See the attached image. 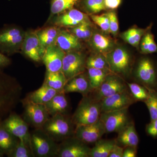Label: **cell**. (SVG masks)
Returning a JSON list of instances; mask_svg holds the SVG:
<instances>
[{"instance_id": "6da1fadb", "label": "cell", "mask_w": 157, "mask_h": 157, "mask_svg": "<svg viewBox=\"0 0 157 157\" xmlns=\"http://www.w3.org/2000/svg\"><path fill=\"white\" fill-rule=\"evenodd\" d=\"M22 88L14 78L0 69V122L2 121L21 102Z\"/></svg>"}, {"instance_id": "7a4b0ae2", "label": "cell", "mask_w": 157, "mask_h": 157, "mask_svg": "<svg viewBox=\"0 0 157 157\" xmlns=\"http://www.w3.org/2000/svg\"><path fill=\"white\" fill-rule=\"evenodd\" d=\"M75 128L70 115L57 114L50 117L42 128L58 143L74 136Z\"/></svg>"}, {"instance_id": "3957f363", "label": "cell", "mask_w": 157, "mask_h": 157, "mask_svg": "<svg viewBox=\"0 0 157 157\" xmlns=\"http://www.w3.org/2000/svg\"><path fill=\"white\" fill-rule=\"evenodd\" d=\"M101 113V101L88 95L83 96L71 118L76 126L90 124L98 121Z\"/></svg>"}, {"instance_id": "277c9868", "label": "cell", "mask_w": 157, "mask_h": 157, "mask_svg": "<svg viewBox=\"0 0 157 157\" xmlns=\"http://www.w3.org/2000/svg\"><path fill=\"white\" fill-rule=\"evenodd\" d=\"M30 147L34 157H57L59 144L42 128L30 132Z\"/></svg>"}, {"instance_id": "5b68a950", "label": "cell", "mask_w": 157, "mask_h": 157, "mask_svg": "<svg viewBox=\"0 0 157 157\" xmlns=\"http://www.w3.org/2000/svg\"><path fill=\"white\" fill-rule=\"evenodd\" d=\"M105 56L112 73L124 76H128L132 68V57L125 48L117 47Z\"/></svg>"}, {"instance_id": "8992f818", "label": "cell", "mask_w": 157, "mask_h": 157, "mask_svg": "<svg viewBox=\"0 0 157 157\" xmlns=\"http://www.w3.org/2000/svg\"><path fill=\"white\" fill-rule=\"evenodd\" d=\"M135 75L137 80L144 86L157 91V67L151 59L144 56L139 60Z\"/></svg>"}, {"instance_id": "52a82bcc", "label": "cell", "mask_w": 157, "mask_h": 157, "mask_svg": "<svg viewBox=\"0 0 157 157\" xmlns=\"http://www.w3.org/2000/svg\"><path fill=\"white\" fill-rule=\"evenodd\" d=\"M100 120L104 124L106 134L118 133L132 122L128 108L102 112Z\"/></svg>"}, {"instance_id": "ba28073f", "label": "cell", "mask_w": 157, "mask_h": 157, "mask_svg": "<svg viewBox=\"0 0 157 157\" xmlns=\"http://www.w3.org/2000/svg\"><path fill=\"white\" fill-rule=\"evenodd\" d=\"M21 103L24 107L23 119L34 128H42L50 117L45 105L30 102Z\"/></svg>"}, {"instance_id": "9c48e42d", "label": "cell", "mask_w": 157, "mask_h": 157, "mask_svg": "<svg viewBox=\"0 0 157 157\" xmlns=\"http://www.w3.org/2000/svg\"><path fill=\"white\" fill-rule=\"evenodd\" d=\"M24 37L22 31L16 27L9 26L1 30L0 52L9 55L14 53L21 46Z\"/></svg>"}, {"instance_id": "30bf717a", "label": "cell", "mask_w": 157, "mask_h": 157, "mask_svg": "<svg viewBox=\"0 0 157 157\" xmlns=\"http://www.w3.org/2000/svg\"><path fill=\"white\" fill-rule=\"evenodd\" d=\"M128 89L127 82L122 78L119 75L111 73L107 75L98 89L93 91L95 93L92 97L97 101H101L104 98Z\"/></svg>"}, {"instance_id": "8fae6325", "label": "cell", "mask_w": 157, "mask_h": 157, "mask_svg": "<svg viewBox=\"0 0 157 157\" xmlns=\"http://www.w3.org/2000/svg\"><path fill=\"white\" fill-rule=\"evenodd\" d=\"M91 148L75 136L59 144L57 157H89Z\"/></svg>"}, {"instance_id": "7c38bea8", "label": "cell", "mask_w": 157, "mask_h": 157, "mask_svg": "<svg viewBox=\"0 0 157 157\" xmlns=\"http://www.w3.org/2000/svg\"><path fill=\"white\" fill-rule=\"evenodd\" d=\"M86 59L83 54L77 51L70 52L65 55L62 71L67 80L84 73L86 68Z\"/></svg>"}, {"instance_id": "4fadbf2b", "label": "cell", "mask_w": 157, "mask_h": 157, "mask_svg": "<svg viewBox=\"0 0 157 157\" xmlns=\"http://www.w3.org/2000/svg\"><path fill=\"white\" fill-rule=\"evenodd\" d=\"M10 133L30 146V132L29 125L15 113L12 112L2 121Z\"/></svg>"}, {"instance_id": "5bb4252c", "label": "cell", "mask_w": 157, "mask_h": 157, "mask_svg": "<svg viewBox=\"0 0 157 157\" xmlns=\"http://www.w3.org/2000/svg\"><path fill=\"white\" fill-rule=\"evenodd\" d=\"M136 102L128 89L101 100V113L129 108Z\"/></svg>"}, {"instance_id": "9a60e30c", "label": "cell", "mask_w": 157, "mask_h": 157, "mask_svg": "<svg viewBox=\"0 0 157 157\" xmlns=\"http://www.w3.org/2000/svg\"><path fill=\"white\" fill-rule=\"evenodd\" d=\"M105 134L104 124L99 119L94 124L76 126L74 136L88 144L95 143Z\"/></svg>"}, {"instance_id": "2e32d148", "label": "cell", "mask_w": 157, "mask_h": 157, "mask_svg": "<svg viewBox=\"0 0 157 157\" xmlns=\"http://www.w3.org/2000/svg\"><path fill=\"white\" fill-rule=\"evenodd\" d=\"M21 46L22 52L29 58L36 62L42 60L45 50L40 44L36 33H26Z\"/></svg>"}, {"instance_id": "e0dca14e", "label": "cell", "mask_w": 157, "mask_h": 157, "mask_svg": "<svg viewBox=\"0 0 157 157\" xmlns=\"http://www.w3.org/2000/svg\"><path fill=\"white\" fill-rule=\"evenodd\" d=\"M66 52L56 44L48 46L45 49L42 60L47 71L57 72L62 71L63 60Z\"/></svg>"}, {"instance_id": "ac0fdd59", "label": "cell", "mask_w": 157, "mask_h": 157, "mask_svg": "<svg viewBox=\"0 0 157 157\" xmlns=\"http://www.w3.org/2000/svg\"><path fill=\"white\" fill-rule=\"evenodd\" d=\"M88 20L86 14L77 9H72L60 14L55 24L58 26L72 28Z\"/></svg>"}, {"instance_id": "d6986e66", "label": "cell", "mask_w": 157, "mask_h": 157, "mask_svg": "<svg viewBox=\"0 0 157 157\" xmlns=\"http://www.w3.org/2000/svg\"><path fill=\"white\" fill-rule=\"evenodd\" d=\"M92 91L87 76L83 73L68 80L63 90L65 94L78 93L82 96L88 95Z\"/></svg>"}, {"instance_id": "ffe728a7", "label": "cell", "mask_w": 157, "mask_h": 157, "mask_svg": "<svg viewBox=\"0 0 157 157\" xmlns=\"http://www.w3.org/2000/svg\"><path fill=\"white\" fill-rule=\"evenodd\" d=\"M45 106L50 117L57 114L70 115V102L64 93L58 94Z\"/></svg>"}, {"instance_id": "44dd1931", "label": "cell", "mask_w": 157, "mask_h": 157, "mask_svg": "<svg viewBox=\"0 0 157 157\" xmlns=\"http://www.w3.org/2000/svg\"><path fill=\"white\" fill-rule=\"evenodd\" d=\"M61 93L53 89L45 83L36 90L29 93L22 102H30L35 104H47L52 98L59 93Z\"/></svg>"}, {"instance_id": "7402d4cb", "label": "cell", "mask_w": 157, "mask_h": 157, "mask_svg": "<svg viewBox=\"0 0 157 157\" xmlns=\"http://www.w3.org/2000/svg\"><path fill=\"white\" fill-rule=\"evenodd\" d=\"M117 133L116 139L117 144L124 147L128 146L137 147L139 137L133 121Z\"/></svg>"}, {"instance_id": "603a6c76", "label": "cell", "mask_w": 157, "mask_h": 157, "mask_svg": "<svg viewBox=\"0 0 157 157\" xmlns=\"http://www.w3.org/2000/svg\"><path fill=\"white\" fill-rule=\"evenodd\" d=\"M55 44L64 52L76 51L81 48L79 39L72 33L60 31Z\"/></svg>"}, {"instance_id": "cb8c5ba5", "label": "cell", "mask_w": 157, "mask_h": 157, "mask_svg": "<svg viewBox=\"0 0 157 157\" xmlns=\"http://www.w3.org/2000/svg\"><path fill=\"white\" fill-rule=\"evenodd\" d=\"M19 139L12 135L0 122V151L8 155L17 145Z\"/></svg>"}, {"instance_id": "d4e9b609", "label": "cell", "mask_w": 157, "mask_h": 157, "mask_svg": "<svg viewBox=\"0 0 157 157\" xmlns=\"http://www.w3.org/2000/svg\"><path fill=\"white\" fill-rule=\"evenodd\" d=\"M91 43L93 48L98 53L104 55L114 48V42L112 39L101 33L93 34Z\"/></svg>"}, {"instance_id": "484cf974", "label": "cell", "mask_w": 157, "mask_h": 157, "mask_svg": "<svg viewBox=\"0 0 157 157\" xmlns=\"http://www.w3.org/2000/svg\"><path fill=\"white\" fill-rule=\"evenodd\" d=\"M94 144L91 148L89 157H108L117 142L116 139H101Z\"/></svg>"}, {"instance_id": "4316f807", "label": "cell", "mask_w": 157, "mask_h": 157, "mask_svg": "<svg viewBox=\"0 0 157 157\" xmlns=\"http://www.w3.org/2000/svg\"><path fill=\"white\" fill-rule=\"evenodd\" d=\"M151 25L146 29L132 28L129 29L121 34V37L125 42L135 48H138L142 37L149 29H151Z\"/></svg>"}, {"instance_id": "83f0119b", "label": "cell", "mask_w": 157, "mask_h": 157, "mask_svg": "<svg viewBox=\"0 0 157 157\" xmlns=\"http://www.w3.org/2000/svg\"><path fill=\"white\" fill-rule=\"evenodd\" d=\"M67 80L62 71L49 72L47 71L44 83L59 92H63L64 87Z\"/></svg>"}, {"instance_id": "f1b7e54d", "label": "cell", "mask_w": 157, "mask_h": 157, "mask_svg": "<svg viewBox=\"0 0 157 157\" xmlns=\"http://www.w3.org/2000/svg\"><path fill=\"white\" fill-rule=\"evenodd\" d=\"M59 31L56 27H52L37 32L39 42L44 50L55 44Z\"/></svg>"}, {"instance_id": "f546056e", "label": "cell", "mask_w": 157, "mask_h": 157, "mask_svg": "<svg viewBox=\"0 0 157 157\" xmlns=\"http://www.w3.org/2000/svg\"><path fill=\"white\" fill-rule=\"evenodd\" d=\"M87 77L93 91L98 89L107 75L113 73L110 70L88 68Z\"/></svg>"}, {"instance_id": "4dcf8cb0", "label": "cell", "mask_w": 157, "mask_h": 157, "mask_svg": "<svg viewBox=\"0 0 157 157\" xmlns=\"http://www.w3.org/2000/svg\"><path fill=\"white\" fill-rule=\"evenodd\" d=\"M151 29L144 34L140 40L139 46L140 52L143 54L157 52V45L155 42L154 36L151 32Z\"/></svg>"}, {"instance_id": "1f68e13d", "label": "cell", "mask_w": 157, "mask_h": 157, "mask_svg": "<svg viewBox=\"0 0 157 157\" xmlns=\"http://www.w3.org/2000/svg\"><path fill=\"white\" fill-rule=\"evenodd\" d=\"M81 0H52L51 13L52 14H60L73 9Z\"/></svg>"}, {"instance_id": "d6a6232c", "label": "cell", "mask_w": 157, "mask_h": 157, "mask_svg": "<svg viewBox=\"0 0 157 157\" xmlns=\"http://www.w3.org/2000/svg\"><path fill=\"white\" fill-rule=\"evenodd\" d=\"M86 68H93L110 70L106 56L101 53H98L89 57L86 59Z\"/></svg>"}, {"instance_id": "836d02e7", "label": "cell", "mask_w": 157, "mask_h": 157, "mask_svg": "<svg viewBox=\"0 0 157 157\" xmlns=\"http://www.w3.org/2000/svg\"><path fill=\"white\" fill-rule=\"evenodd\" d=\"M130 92L136 101L144 102L148 98V90L142 85L127 82Z\"/></svg>"}, {"instance_id": "e575fe53", "label": "cell", "mask_w": 157, "mask_h": 157, "mask_svg": "<svg viewBox=\"0 0 157 157\" xmlns=\"http://www.w3.org/2000/svg\"><path fill=\"white\" fill-rule=\"evenodd\" d=\"M71 33L79 39H89L93 35L92 29L89 20L85 21L72 28Z\"/></svg>"}, {"instance_id": "d590c367", "label": "cell", "mask_w": 157, "mask_h": 157, "mask_svg": "<svg viewBox=\"0 0 157 157\" xmlns=\"http://www.w3.org/2000/svg\"><path fill=\"white\" fill-rule=\"evenodd\" d=\"M80 2L83 8L91 14H97L106 9L104 0H81Z\"/></svg>"}, {"instance_id": "8d00e7d4", "label": "cell", "mask_w": 157, "mask_h": 157, "mask_svg": "<svg viewBox=\"0 0 157 157\" xmlns=\"http://www.w3.org/2000/svg\"><path fill=\"white\" fill-rule=\"evenodd\" d=\"M147 89L149 95L144 103L148 109L151 121H152L157 118V91L149 89Z\"/></svg>"}, {"instance_id": "74e56055", "label": "cell", "mask_w": 157, "mask_h": 157, "mask_svg": "<svg viewBox=\"0 0 157 157\" xmlns=\"http://www.w3.org/2000/svg\"><path fill=\"white\" fill-rule=\"evenodd\" d=\"M9 157H34L31 147L22 140H20L14 149L7 155Z\"/></svg>"}, {"instance_id": "f35d334b", "label": "cell", "mask_w": 157, "mask_h": 157, "mask_svg": "<svg viewBox=\"0 0 157 157\" xmlns=\"http://www.w3.org/2000/svg\"><path fill=\"white\" fill-rule=\"evenodd\" d=\"M93 21L100 27L102 31L109 33V18L106 14L102 15H92L91 16Z\"/></svg>"}, {"instance_id": "ab89813d", "label": "cell", "mask_w": 157, "mask_h": 157, "mask_svg": "<svg viewBox=\"0 0 157 157\" xmlns=\"http://www.w3.org/2000/svg\"><path fill=\"white\" fill-rule=\"evenodd\" d=\"M109 20V33L113 36L117 35L119 30L118 21L115 11H111L105 13Z\"/></svg>"}, {"instance_id": "60d3db41", "label": "cell", "mask_w": 157, "mask_h": 157, "mask_svg": "<svg viewBox=\"0 0 157 157\" xmlns=\"http://www.w3.org/2000/svg\"><path fill=\"white\" fill-rule=\"evenodd\" d=\"M145 131L149 136L154 138L157 137V118L151 121L150 122L146 125Z\"/></svg>"}, {"instance_id": "b9f144b4", "label": "cell", "mask_w": 157, "mask_h": 157, "mask_svg": "<svg viewBox=\"0 0 157 157\" xmlns=\"http://www.w3.org/2000/svg\"><path fill=\"white\" fill-rule=\"evenodd\" d=\"M124 147L117 144L114 145L108 157H123Z\"/></svg>"}, {"instance_id": "7bdbcfd3", "label": "cell", "mask_w": 157, "mask_h": 157, "mask_svg": "<svg viewBox=\"0 0 157 157\" xmlns=\"http://www.w3.org/2000/svg\"><path fill=\"white\" fill-rule=\"evenodd\" d=\"M122 0H104V4L106 9L114 10L120 6Z\"/></svg>"}, {"instance_id": "ee69618b", "label": "cell", "mask_w": 157, "mask_h": 157, "mask_svg": "<svg viewBox=\"0 0 157 157\" xmlns=\"http://www.w3.org/2000/svg\"><path fill=\"white\" fill-rule=\"evenodd\" d=\"M137 147H124L123 157H135L137 156Z\"/></svg>"}, {"instance_id": "f6af8a7d", "label": "cell", "mask_w": 157, "mask_h": 157, "mask_svg": "<svg viewBox=\"0 0 157 157\" xmlns=\"http://www.w3.org/2000/svg\"><path fill=\"white\" fill-rule=\"evenodd\" d=\"M11 63V60L6 55L0 52V69L8 67Z\"/></svg>"}, {"instance_id": "bcb514c9", "label": "cell", "mask_w": 157, "mask_h": 157, "mask_svg": "<svg viewBox=\"0 0 157 157\" xmlns=\"http://www.w3.org/2000/svg\"><path fill=\"white\" fill-rule=\"evenodd\" d=\"M4 154L2 152V151H0V157H2L4 156Z\"/></svg>"}]
</instances>
